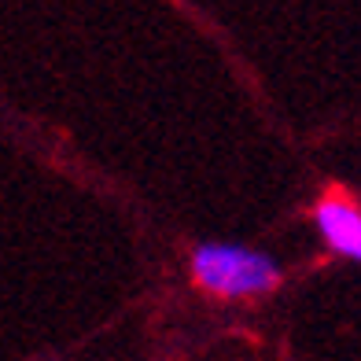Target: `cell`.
Masks as SVG:
<instances>
[{
    "mask_svg": "<svg viewBox=\"0 0 361 361\" xmlns=\"http://www.w3.org/2000/svg\"><path fill=\"white\" fill-rule=\"evenodd\" d=\"M192 276L218 299H258L281 284V262L243 243H200L192 251Z\"/></svg>",
    "mask_w": 361,
    "mask_h": 361,
    "instance_id": "6da1fadb",
    "label": "cell"
},
{
    "mask_svg": "<svg viewBox=\"0 0 361 361\" xmlns=\"http://www.w3.org/2000/svg\"><path fill=\"white\" fill-rule=\"evenodd\" d=\"M321 240L343 258L361 262V210L347 200V195H324L314 210Z\"/></svg>",
    "mask_w": 361,
    "mask_h": 361,
    "instance_id": "7a4b0ae2",
    "label": "cell"
}]
</instances>
